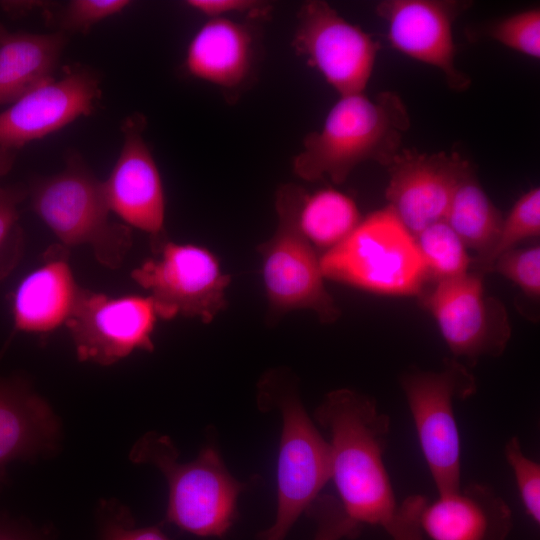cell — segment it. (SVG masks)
<instances>
[{
  "label": "cell",
  "instance_id": "6da1fadb",
  "mask_svg": "<svg viewBox=\"0 0 540 540\" xmlns=\"http://www.w3.org/2000/svg\"><path fill=\"white\" fill-rule=\"evenodd\" d=\"M313 417L328 433L331 479L344 510L385 530L398 506L384 463L390 417L374 398L348 388L327 393Z\"/></svg>",
  "mask_w": 540,
  "mask_h": 540
},
{
  "label": "cell",
  "instance_id": "7a4b0ae2",
  "mask_svg": "<svg viewBox=\"0 0 540 540\" xmlns=\"http://www.w3.org/2000/svg\"><path fill=\"white\" fill-rule=\"evenodd\" d=\"M410 124L408 108L396 92L339 96L322 127L304 138L293 171L306 181L329 178L342 184L366 161L386 167L402 148Z\"/></svg>",
  "mask_w": 540,
  "mask_h": 540
},
{
  "label": "cell",
  "instance_id": "3957f363",
  "mask_svg": "<svg viewBox=\"0 0 540 540\" xmlns=\"http://www.w3.org/2000/svg\"><path fill=\"white\" fill-rule=\"evenodd\" d=\"M257 403L264 412L278 410L282 418L276 517L258 538L284 540L331 479L330 449L308 415L294 377L286 370L274 369L263 375L258 384Z\"/></svg>",
  "mask_w": 540,
  "mask_h": 540
},
{
  "label": "cell",
  "instance_id": "277c9868",
  "mask_svg": "<svg viewBox=\"0 0 540 540\" xmlns=\"http://www.w3.org/2000/svg\"><path fill=\"white\" fill-rule=\"evenodd\" d=\"M129 458L156 467L165 477L166 522L199 537H223L236 521L246 485L231 475L216 447L205 446L194 460L179 462L173 441L150 431L133 445Z\"/></svg>",
  "mask_w": 540,
  "mask_h": 540
},
{
  "label": "cell",
  "instance_id": "5b68a950",
  "mask_svg": "<svg viewBox=\"0 0 540 540\" xmlns=\"http://www.w3.org/2000/svg\"><path fill=\"white\" fill-rule=\"evenodd\" d=\"M31 207L65 247L88 245L103 266L119 268L132 246V231L113 222L103 187L82 157L66 156L65 168L34 180Z\"/></svg>",
  "mask_w": 540,
  "mask_h": 540
},
{
  "label": "cell",
  "instance_id": "8992f818",
  "mask_svg": "<svg viewBox=\"0 0 540 540\" xmlns=\"http://www.w3.org/2000/svg\"><path fill=\"white\" fill-rule=\"evenodd\" d=\"M324 278L387 296H419L429 275L414 236L388 207L320 256Z\"/></svg>",
  "mask_w": 540,
  "mask_h": 540
},
{
  "label": "cell",
  "instance_id": "52a82bcc",
  "mask_svg": "<svg viewBox=\"0 0 540 540\" xmlns=\"http://www.w3.org/2000/svg\"><path fill=\"white\" fill-rule=\"evenodd\" d=\"M306 191L292 183L276 194L278 225L268 241L258 246L263 259V279L272 316L298 309L312 310L322 323L340 316L339 307L324 286L320 257L299 224Z\"/></svg>",
  "mask_w": 540,
  "mask_h": 540
},
{
  "label": "cell",
  "instance_id": "ba28073f",
  "mask_svg": "<svg viewBox=\"0 0 540 540\" xmlns=\"http://www.w3.org/2000/svg\"><path fill=\"white\" fill-rule=\"evenodd\" d=\"M423 457L439 495L461 487L460 437L455 400L477 391L473 374L459 360L445 359L437 371L411 368L400 376Z\"/></svg>",
  "mask_w": 540,
  "mask_h": 540
},
{
  "label": "cell",
  "instance_id": "9c48e42d",
  "mask_svg": "<svg viewBox=\"0 0 540 540\" xmlns=\"http://www.w3.org/2000/svg\"><path fill=\"white\" fill-rule=\"evenodd\" d=\"M151 250L153 256L131 277L150 292L158 318L183 316L209 323L226 308L225 290L231 278L209 250L168 238Z\"/></svg>",
  "mask_w": 540,
  "mask_h": 540
},
{
  "label": "cell",
  "instance_id": "30bf717a",
  "mask_svg": "<svg viewBox=\"0 0 540 540\" xmlns=\"http://www.w3.org/2000/svg\"><path fill=\"white\" fill-rule=\"evenodd\" d=\"M484 274H466L435 282L418 297L437 323L454 359L475 364L482 357L501 356L512 329L504 304L484 289Z\"/></svg>",
  "mask_w": 540,
  "mask_h": 540
},
{
  "label": "cell",
  "instance_id": "8fae6325",
  "mask_svg": "<svg viewBox=\"0 0 540 540\" xmlns=\"http://www.w3.org/2000/svg\"><path fill=\"white\" fill-rule=\"evenodd\" d=\"M295 51L339 96L365 92L380 45L327 2H305L297 14Z\"/></svg>",
  "mask_w": 540,
  "mask_h": 540
},
{
  "label": "cell",
  "instance_id": "7c38bea8",
  "mask_svg": "<svg viewBox=\"0 0 540 540\" xmlns=\"http://www.w3.org/2000/svg\"><path fill=\"white\" fill-rule=\"evenodd\" d=\"M157 319L150 296L111 297L81 288L65 325L80 361L109 366L135 350L152 352Z\"/></svg>",
  "mask_w": 540,
  "mask_h": 540
},
{
  "label": "cell",
  "instance_id": "4fadbf2b",
  "mask_svg": "<svg viewBox=\"0 0 540 540\" xmlns=\"http://www.w3.org/2000/svg\"><path fill=\"white\" fill-rule=\"evenodd\" d=\"M470 6L463 0H384L375 12L394 49L438 69L451 90L463 92L471 79L455 64L453 23Z\"/></svg>",
  "mask_w": 540,
  "mask_h": 540
},
{
  "label": "cell",
  "instance_id": "5bb4252c",
  "mask_svg": "<svg viewBox=\"0 0 540 540\" xmlns=\"http://www.w3.org/2000/svg\"><path fill=\"white\" fill-rule=\"evenodd\" d=\"M470 162L458 152L401 148L386 166L387 206L413 235L444 220L451 197Z\"/></svg>",
  "mask_w": 540,
  "mask_h": 540
},
{
  "label": "cell",
  "instance_id": "9a60e30c",
  "mask_svg": "<svg viewBox=\"0 0 540 540\" xmlns=\"http://www.w3.org/2000/svg\"><path fill=\"white\" fill-rule=\"evenodd\" d=\"M146 124L141 113L124 119L122 148L103 187L111 212L148 233L153 247L167 238L165 195L157 164L144 139Z\"/></svg>",
  "mask_w": 540,
  "mask_h": 540
},
{
  "label": "cell",
  "instance_id": "2e32d148",
  "mask_svg": "<svg viewBox=\"0 0 540 540\" xmlns=\"http://www.w3.org/2000/svg\"><path fill=\"white\" fill-rule=\"evenodd\" d=\"M101 97L100 78L89 68L31 89L0 113V147L19 149L93 113Z\"/></svg>",
  "mask_w": 540,
  "mask_h": 540
},
{
  "label": "cell",
  "instance_id": "e0dca14e",
  "mask_svg": "<svg viewBox=\"0 0 540 540\" xmlns=\"http://www.w3.org/2000/svg\"><path fill=\"white\" fill-rule=\"evenodd\" d=\"M420 527L430 540H506L513 517L492 487L471 482L427 503L420 514Z\"/></svg>",
  "mask_w": 540,
  "mask_h": 540
},
{
  "label": "cell",
  "instance_id": "ac0fdd59",
  "mask_svg": "<svg viewBox=\"0 0 540 540\" xmlns=\"http://www.w3.org/2000/svg\"><path fill=\"white\" fill-rule=\"evenodd\" d=\"M73 276L68 248L53 245L42 263L27 274L16 287L11 302L15 329L46 334L71 315L80 293Z\"/></svg>",
  "mask_w": 540,
  "mask_h": 540
},
{
  "label": "cell",
  "instance_id": "d6986e66",
  "mask_svg": "<svg viewBox=\"0 0 540 540\" xmlns=\"http://www.w3.org/2000/svg\"><path fill=\"white\" fill-rule=\"evenodd\" d=\"M59 439V419L48 402L22 378L0 377V489L12 461L49 453Z\"/></svg>",
  "mask_w": 540,
  "mask_h": 540
},
{
  "label": "cell",
  "instance_id": "ffe728a7",
  "mask_svg": "<svg viewBox=\"0 0 540 540\" xmlns=\"http://www.w3.org/2000/svg\"><path fill=\"white\" fill-rule=\"evenodd\" d=\"M253 29L230 18L208 19L191 39L185 69L192 77L225 90L237 89L252 73Z\"/></svg>",
  "mask_w": 540,
  "mask_h": 540
},
{
  "label": "cell",
  "instance_id": "44dd1931",
  "mask_svg": "<svg viewBox=\"0 0 540 540\" xmlns=\"http://www.w3.org/2000/svg\"><path fill=\"white\" fill-rule=\"evenodd\" d=\"M67 34L9 33L0 24V106L53 79Z\"/></svg>",
  "mask_w": 540,
  "mask_h": 540
},
{
  "label": "cell",
  "instance_id": "7402d4cb",
  "mask_svg": "<svg viewBox=\"0 0 540 540\" xmlns=\"http://www.w3.org/2000/svg\"><path fill=\"white\" fill-rule=\"evenodd\" d=\"M503 218L470 164L451 197L444 221L467 249L475 251L472 259H479L495 244Z\"/></svg>",
  "mask_w": 540,
  "mask_h": 540
},
{
  "label": "cell",
  "instance_id": "603a6c76",
  "mask_svg": "<svg viewBox=\"0 0 540 540\" xmlns=\"http://www.w3.org/2000/svg\"><path fill=\"white\" fill-rule=\"evenodd\" d=\"M361 219L355 201L332 188L306 193L299 212V224L307 239L326 251L343 241Z\"/></svg>",
  "mask_w": 540,
  "mask_h": 540
},
{
  "label": "cell",
  "instance_id": "cb8c5ba5",
  "mask_svg": "<svg viewBox=\"0 0 540 540\" xmlns=\"http://www.w3.org/2000/svg\"><path fill=\"white\" fill-rule=\"evenodd\" d=\"M430 279L435 282L470 271L472 257L458 235L444 221H437L414 236Z\"/></svg>",
  "mask_w": 540,
  "mask_h": 540
},
{
  "label": "cell",
  "instance_id": "d4e9b609",
  "mask_svg": "<svg viewBox=\"0 0 540 540\" xmlns=\"http://www.w3.org/2000/svg\"><path fill=\"white\" fill-rule=\"evenodd\" d=\"M540 235V189L538 187L524 193L514 203L503 218L495 244L481 258L472 259L471 269L482 274L488 273L493 262L524 240Z\"/></svg>",
  "mask_w": 540,
  "mask_h": 540
},
{
  "label": "cell",
  "instance_id": "484cf974",
  "mask_svg": "<svg viewBox=\"0 0 540 540\" xmlns=\"http://www.w3.org/2000/svg\"><path fill=\"white\" fill-rule=\"evenodd\" d=\"M27 195L22 185L0 187V281L14 270L23 254L18 205Z\"/></svg>",
  "mask_w": 540,
  "mask_h": 540
},
{
  "label": "cell",
  "instance_id": "4316f807",
  "mask_svg": "<svg viewBox=\"0 0 540 540\" xmlns=\"http://www.w3.org/2000/svg\"><path fill=\"white\" fill-rule=\"evenodd\" d=\"M487 37L518 53L539 59V8L520 11L494 22L487 30Z\"/></svg>",
  "mask_w": 540,
  "mask_h": 540
},
{
  "label": "cell",
  "instance_id": "83f0119b",
  "mask_svg": "<svg viewBox=\"0 0 540 540\" xmlns=\"http://www.w3.org/2000/svg\"><path fill=\"white\" fill-rule=\"evenodd\" d=\"M488 272H494L510 280L529 299L540 297V246L514 248L500 255Z\"/></svg>",
  "mask_w": 540,
  "mask_h": 540
},
{
  "label": "cell",
  "instance_id": "f1b7e54d",
  "mask_svg": "<svg viewBox=\"0 0 540 540\" xmlns=\"http://www.w3.org/2000/svg\"><path fill=\"white\" fill-rule=\"evenodd\" d=\"M99 540H170L159 526L137 527L131 511L103 500L97 512Z\"/></svg>",
  "mask_w": 540,
  "mask_h": 540
},
{
  "label": "cell",
  "instance_id": "f546056e",
  "mask_svg": "<svg viewBox=\"0 0 540 540\" xmlns=\"http://www.w3.org/2000/svg\"><path fill=\"white\" fill-rule=\"evenodd\" d=\"M305 513L315 522L313 540L354 539L362 525L349 517L338 497L319 494Z\"/></svg>",
  "mask_w": 540,
  "mask_h": 540
},
{
  "label": "cell",
  "instance_id": "4dcf8cb0",
  "mask_svg": "<svg viewBox=\"0 0 540 540\" xmlns=\"http://www.w3.org/2000/svg\"><path fill=\"white\" fill-rule=\"evenodd\" d=\"M507 463L513 470L518 492L526 513L540 523V465L527 457L519 439L511 437L504 446Z\"/></svg>",
  "mask_w": 540,
  "mask_h": 540
},
{
  "label": "cell",
  "instance_id": "1f68e13d",
  "mask_svg": "<svg viewBox=\"0 0 540 540\" xmlns=\"http://www.w3.org/2000/svg\"><path fill=\"white\" fill-rule=\"evenodd\" d=\"M131 4L128 0H72L57 14L59 31L87 33L95 24L120 13Z\"/></svg>",
  "mask_w": 540,
  "mask_h": 540
},
{
  "label": "cell",
  "instance_id": "d6a6232c",
  "mask_svg": "<svg viewBox=\"0 0 540 540\" xmlns=\"http://www.w3.org/2000/svg\"><path fill=\"white\" fill-rule=\"evenodd\" d=\"M426 504L427 500L421 494H412L404 498L397 506L393 519L385 528L391 540H423L420 514Z\"/></svg>",
  "mask_w": 540,
  "mask_h": 540
},
{
  "label": "cell",
  "instance_id": "836d02e7",
  "mask_svg": "<svg viewBox=\"0 0 540 540\" xmlns=\"http://www.w3.org/2000/svg\"><path fill=\"white\" fill-rule=\"evenodd\" d=\"M185 3L209 19L228 18L231 14H243L255 19L270 11L267 4L253 0H188Z\"/></svg>",
  "mask_w": 540,
  "mask_h": 540
},
{
  "label": "cell",
  "instance_id": "e575fe53",
  "mask_svg": "<svg viewBox=\"0 0 540 540\" xmlns=\"http://www.w3.org/2000/svg\"><path fill=\"white\" fill-rule=\"evenodd\" d=\"M0 540H43V538L18 521L0 515Z\"/></svg>",
  "mask_w": 540,
  "mask_h": 540
},
{
  "label": "cell",
  "instance_id": "d590c367",
  "mask_svg": "<svg viewBox=\"0 0 540 540\" xmlns=\"http://www.w3.org/2000/svg\"><path fill=\"white\" fill-rule=\"evenodd\" d=\"M15 158L16 153L14 150L0 147V179L11 170Z\"/></svg>",
  "mask_w": 540,
  "mask_h": 540
}]
</instances>
